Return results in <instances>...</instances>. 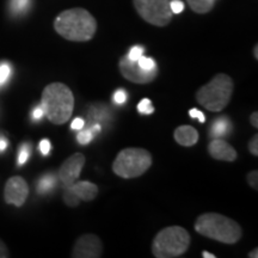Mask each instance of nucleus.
Segmentation results:
<instances>
[{
	"label": "nucleus",
	"mask_w": 258,
	"mask_h": 258,
	"mask_svg": "<svg viewBox=\"0 0 258 258\" xmlns=\"http://www.w3.org/2000/svg\"><path fill=\"white\" fill-rule=\"evenodd\" d=\"M173 137H175L177 144L185 147H190L198 144L199 132L191 127V125H180V127L176 128Z\"/></svg>",
	"instance_id": "obj_14"
},
{
	"label": "nucleus",
	"mask_w": 258,
	"mask_h": 258,
	"mask_svg": "<svg viewBox=\"0 0 258 258\" xmlns=\"http://www.w3.org/2000/svg\"><path fill=\"white\" fill-rule=\"evenodd\" d=\"M89 129H90V131H91V133L95 135V134L99 133V132H101L102 127H101V124H95V125H92V127L89 128Z\"/></svg>",
	"instance_id": "obj_37"
},
{
	"label": "nucleus",
	"mask_w": 258,
	"mask_h": 258,
	"mask_svg": "<svg viewBox=\"0 0 258 258\" xmlns=\"http://www.w3.org/2000/svg\"><path fill=\"white\" fill-rule=\"evenodd\" d=\"M92 138L93 134L91 133L90 129H85V131L79 132L78 135H77V140H78V143L82 145H88L89 143H91Z\"/></svg>",
	"instance_id": "obj_23"
},
{
	"label": "nucleus",
	"mask_w": 258,
	"mask_h": 258,
	"mask_svg": "<svg viewBox=\"0 0 258 258\" xmlns=\"http://www.w3.org/2000/svg\"><path fill=\"white\" fill-rule=\"evenodd\" d=\"M249 151L252 156H258V135H253V138L251 139L249 143Z\"/></svg>",
	"instance_id": "obj_28"
},
{
	"label": "nucleus",
	"mask_w": 258,
	"mask_h": 258,
	"mask_svg": "<svg viewBox=\"0 0 258 258\" xmlns=\"http://www.w3.org/2000/svg\"><path fill=\"white\" fill-rule=\"evenodd\" d=\"M43 115H44L43 109H42L41 106H38V108L35 109L34 112H32V117H34L35 120H40V118H41Z\"/></svg>",
	"instance_id": "obj_34"
},
{
	"label": "nucleus",
	"mask_w": 258,
	"mask_h": 258,
	"mask_svg": "<svg viewBox=\"0 0 258 258\" xmlns=\"http://www.w3.org/2000/svg\"><path fill=\"white\" fill-rule=\"evenodd\" d=\"M190 245V234L180 226L164 228L154 238L152 252L157 258H175L186 252Z\"/></svg>",
	"instance_id": "obj_5"
},
{
	"label": "nucleus",
	"mask_w": 258,
	"mask_h": 258,
	"mask_svg": "<svg viewBox=\"0 0 258 258\" xmlns=\"http://www.w3.org/2000/svg\"><path fill=\"white\" fill-rule=\"evenodd\" d=\"M54 28L60 36L73 42H86L95 36L97 22L84 9H71L61 12L54 22Z\"/></svg>",
	"instance_id": "obj_1"
},
{
	"label": "nucleus",
	"mask_w": 258,
	"mask_h": 258,
	"mask_svg": "<svg viewBox=\"0 0 258 258\" xmlns=\"http://www.w3.org/2000/svg\"><path fill=\"white\" fill-rule=\"evenodd\" d=\"M194 12L196 14H207L214 6V0H186Z\"/></svg>",
	"instance_id": "obj_16"
},
{
	"label": "nucleus",
	"mask_w": 258,
	"mask_h": 258,
	"mask_svg": "<svg viewBox=\"0 0 258 258\" xmlns=\"http://www.w3.org/2000/svg\"><path fill=\"white\" fill-rule=\"evenodd\" d=\"M84 164H85V156L82 153H74L69 159H66L59 170V178L64 186L72 185L82 172Z\"/></svg>",
	"instance_id": "obj_11"
},
{
	"label": "nucleus",
	"mask_w": 258,
	"mask_h": 258,
	"mask_svg": "<svg viewBox=\"0 0 258 258\" xmlns=\"http://www.w3.org/2000/svg\"><path fill=\"white\" fill-rule=\"evenodd\" d=\"M11 76V66L9 63H0V85L8 82V79Z\"/></svg>",
	"instance_id": "obj_22"
},
{
	"label": "nucleus",
	"mask_w": 258,
	"mask_h": 258,
	"mask_svg": "<svg viewBox=\"0 0 258 258\" xmlns=\"http://www.w3.org/2000/svg\"><path fill=\"white\" fill-rule=\"evenodd\" d=\"M233 80L227 74L220 73L196 92V101L209 111H221L227 106L233 93Z\"/></svg>",
	"instance_id": "obj_4"
},
{
	"label": "nucleus",
	"mask_w": 258,
	"mask_h": 258,
	"mask_svg": "<svg viewBox=\"0 0 258 258\" xmlns=\"http://www.w3.org/2000/svg\"><path fill=\"white\" fill-rule=\"evenodd\" d=\"M254 59H258V46L256 44V46H254Z\"/></svg>",
	"instance_id": "obj_40"
},
{
	"label": "nucleus",
	"mask_w": 258,
	"mask_h": 258,
	"mask_svg": "<svg viewBox=\"0 0 258 258\" xmlns=\"http://www.w3.org/2000/svg\"><path fill=\"white\" fill-rule=\"evenodd\" d=\"M42 106L44 115L51 123H66L72 116L74 97L69 86L62 83H51L42 92Z\"/></svg>",
	"instance_id": "obj_2"
},
{
	"label": "nucleus",
	"mask_w": 258,
	"mask_h": 258,
	"mask_svg": "<svg viewBox=\"0 0 258 258\" xmlns=\"http://www.w3.org/2000/svg\"><path fill=\"white\" fill-rule=\"evenodd\" d=\"M54 185H55V177L51 176V175H47L44 177H42L40 179V182H38V185H37V191L40 194H44L47 191H49L54 188Z\"/></svg>",
	"instance_id": "obj_17"
},
{
	"label": "nucleus",
	"mask_w": 258,
	"mask_h": 258,
	"mask_svg": "<svg viewBox=\"0 0 258 258\" xmlns=\"http://www.w3.org/2000/svg\"><path fill=\"white\" fill-rule=\"evenodd\" d=\"M152 165V156L145 148L129 147L122 150L112 163V170L118 177L129 179L144 175Z\"/></svg>",
	"instance_id": "obj_6"
},
{
	"label": "nucleus",
	"mask_w": 258,
	"mask_h": 258,
	"mask_svg": "<svg viewBox=\"0 0 258 258\" xmlns=\"http://www.w3.org/2000/svg\"><path fill=\"white\" fill-rule=\"evenodd\" d=\"M230 128H231V123L227 117H219L217 118V121L213 122L211 134L213 138L224 137V135L227 134V132L230 131Z\"/></svg>",
	"instance_id": "obj_15"
},
{
	"label": "nucleus",
	"mask_w": 258,
	"mask_h": 258,
	"mask_svg": "<svg viewBox=\"0 0 258 258\" xmlns=\"http://www.w3.org/2000/svg\"><path fill=\"white\" fill-rule=\"evenodd\" d=\"M170 9L172 14L178 15L184 10V3L180 2V0H172V2H170Z\"/></svg>",
	"instance_id": "obj_26"
},
{
	"label": "nucleus",
	"mask_w": 258,
	"mask_h": 258,
	"mask_svg": "<svg viewBox=\"0 0 258 258\" xmlns=\"http://www.w3.org/2000/svg\"><path fill=\"white\" fill-rule=\"evenodd\" d=\"M70 188L77 196H78L79 200L86 202L95 200L97 194H98V186H97L95 183L88 182V180L74 182L72 185H70Z\"/></svg>",
	"instance_id": "obj_13"
},
{
	"label": "nucleus",
	"mask_w": 258,
	"mask_h": 258,
	"mask_svg": "<svg viewBox=\"0 0 258 258\" xmlns=\"http://www.w3.org/2000/svg\"><path fill=\"white\" fill-rule=\"evenodd\" d=\"M63 200H64V202H66V205H69L70 207H76V206H78V203L80 201L78 196H77L76 194L71 190L70 186H66V189H64Z\"/></svg>",
	"instance_id": "obj_19"
},
{
	"label": "nucleus",
	"mask_w": 258,
	"mask_h": 258,
	"mask_svg": "<svg viewBox=\"0 0 258 258\" xmlns=\"http://www.w3.org/2000/svg\"><path fill=\"white\" fill-rule=\"evenodd\" d=\"M202 256L205 257V258H215V254L209 253V252H207V251H203V252H202Z\"/></svg>",
	"instance_id": "obj_39"
},
{
	"label": "nucleus",
	"mask_w": 258,
	"mask_h": 258,
	"mask_svg": "<svg viewBox=\"0 0 258 258\" xmlns=\"http://www.w3.org/2000/svg\"><path fill=\"white\" fill-rule=\"evenodd\" d=\"M247 182H249L251 188L254 190L258 189V172L256 170L251 171L249 175H247Z\"/></svg>",
	"instance_id": "obj_27"
},
{
	"label": "nucleus",
	"mask_w": 258,
	"mask_h": 258,
	"mask_svg": "<svg viewBox=\"0 0 258 258\" xmlns=\"http://www.w3.org/2000/svg\"><path fill=\"white\" fill-rule=\"evenodd\" d=\"M138 111L143 115H150L154 112V108L151 104V101L148 98H144L143 101L138 104Z\"/></svg>",
	"instance_id": "obj_20"
},
{
	"label": "nucleus",
	"mask_w": 258,
	"mask_h": 258,
	"mask_svg": "<svg viewBox=\"0 0 258 258\" xmlns=\"http://www.w3.org/2000/svg\"><path fill=\"white\" fill-rule=\"evenodd\" d=\"M9 256H10V253H9L8 247H6V245L3 243L2 240H0V258H6Z\"/></svg>",
	"instance_id": "obj_33"
},
{
	"label": "nucleus",
	"mask_w": 258,
	"mask_h": 258,
	"mask_svg": "<svg viewBox=\"0 0 258 258\" xmlns=\"http://www.w3.org/2000/svg\"><path fill=\"white\" fill-rule=\"evenodd\" d=\"M29 156H30V146L23 145L18 154V165H23V164L27 163Z\"/></svg>",
	"instance_id": "obj_24"
},
{
	"label": "nucleus",
	"mask_w": 258,
	"mask_h": 258,
	"mask_svg": "<svg viewBox=\"0 0 258 258\" xmlns=\"http://www.w3.org/2000/svg\"><path fill=\"white\" fill-rule=\"evenodd\" d=\"M208 152L217 160L234 161L237 159V152L234 148L222 139L215 138L214 140H212L208 146Z\"/></svg>",
	"instance_id": "obj_12"
},
{
	"label": "nucleus",
	"mask_w": 258,
	"mask_h": 258,
	"mask_svg": "<svg viewBox=\"0 0 258 258\" xmlns=\"http://www.w3.org/2000/svg\"><path fill=\"white\" fill-rule=\"evenodd\" d=\"M135 10L147 23L165 27L172 19L169 0H133Z\"/></svg>",
	"instance_id": "obj_7"
},
{
	"label": "nucleus",
	"mask_w": 258,
	"mask_h": 258,
	"mask_svg": "<svg viewBox=\"0 0 258 258\" xmlns=\"http://www.w3.org/2000/svg\"><path fill=\"white\" fill-rule=\"evenodd\" d=\"M137 62H138L139 66H140L143 70L151 71V70L157 69V63L154 62V60L151 59V57H146V56L141 55V56L138 59Z\"/></svg>",
	"instance_id": "obj_21"
},
{
	"label": "nucleus",
	"mask_w": 258,
	"mask_h": 258,
	"mask_svg": "<svg viewBox=\"0 0 258 258\" xmlns=\"http://www.w3.org/2000/svg\"><path fill=\"white\" fill-rule=\"evenodd\" d=\"M120 71L122 76L129 82L135 84H148L152 83L158 76V67L154 70L146 71L139 66L137 61L129 60L127 56H123L120 60Z\"/></svg>",
	"instance_id": "obj_8"
},
{
	"label": "nucleus",
	"mask_w": 258,
	"mask_h": 258,
	"mask_svg": "<svg viewBox=\"0 0 258 258\" xmlns=\"http://www.w3.org/2000/svg\"><path fill=\"white\" fill-rule=\"evenodd\" d=\"M114 101L117 104H123V103L127 101V93L123 90H117L114 95Z\"/></svg>",
	"instance_id": "obj_29"
},
{
	"label": "nucleus",
	"mask_w": 258,
	"mask_h": 258,
	"mask_svg": "<svg viewBox=\"0 0 258 258\" xmlns=\"http://www.w3.org/2000/svg\"><path fill=\"white\" fill-rule=\"evenodd\" d=\"M6 147H8V140L4 138H0V152L5 151Z\"/></svg>",
	"instance_id": "obj_36"
},
{
	"label": "nucleus",
	"mask_w": 258,
	"mask_h": 258,
	"mask_svg": "<svg viewBox=\"0 0 258 258\" xmlns=\"http://www.w3.org/2000/svg\"><path fill=\"white\" fill-rule=\"evenodd\" d=\"M84 124H85V122H84L83 118L77 117L73 120L72 124H71V128H72L73 131H80V129H83Z\"/></svg>",
	"instance_id": "obj_32"
},
{
	"label": "nucleus",
	"mask_w": 258,
	"mask_h": 258,
	"mask_svg": "<svg viewBox=\"0 0 258 258\" xmlns=\"http://www.w3.org/2000/svg\"><path fill=\"white\" fill-rule=\"evenodd\" d=\"M103 245L96 234H84L74 244L72 257L74 258H99L102 257Z\"/></svg>",
	"instance_id": "obj_9"
},
{
	"label": "nucleus",
	"mask_w": 258,
	"mask_h": 258,
	"mask_svg": "<svg viewBox=\"0 0 258 258\" xmlns=\"http://www.w3.org/2000/svg\"><path fill=\"white\" fill-rule=\"evenodd\" d=\"M189 115H190V117L198 118L201 123H205L206 122V117H205V115H203V112L198 110V109H190Z\"/></svg>",
	"instance_id": "obj_30"
},
{
	"label": "nucleus",
	"mask_w": 258,
	"mask_h": 258,
	"mask_svg": "<svg viewBox=\"0 0 258 258\" xmlns=\"http://www.w3.org/2000/svg\"><path fill=\"white\" fill-rule=\"evenodd\" d=\"M29 195V186L28 183L25 182L24 178L19 176L11 177L6 182L4 198L6 203L14 205L16 207H21L27 201Z\"/></svg>",
	"instance_id": "obj_10"
},
{
	"label": "nucleus",
	"mask_w": 258,
	"mask_h": 258,
	"mask_svg": "<svg viewBox=\"0 0 258 258\" xmlns=\"http://www.w3.org/2000/svg\"><path fill=\"white\" fill-rule=\"evenodd\" d=\"M31 0H11V11L15 15H21L27 11Z\"/></svg>",
	"instance_id": "obj_18"
},
{
	"label": "nucleus",
	"mask_w": 258,
	"mask_h": 258,
	"mask_svg": "<svg viewBox=\"0 0 258 258\" xmlns=\"http://www.w3.org/2000/svg\"><path fill=\"white\" fill-rule=\"evenodd\" d=\"M50 143L49 140H47V139H43V140L40 143V151L41 153L43 154V156H47V154H49L50 152Z\"/></svg>",
	"instance_id": "obj_31"
},
{
	"label": "nucleus",
	"mask_w": 258,
	"mask_h": 258,
	"mask_svg": "<svg viewBox=\"0 0 258 258\" xmlns=\"http://www.w3.org/2000/svg\"><path fill=\"white\" fill-rule=\"evenodd\" d=\"M195 231L203 237L224 244H235L241 238L239 224L218 213L200 215L195 222Z\"/></svg>",
	"instance_id": "obj_3"
},
{
	"label": "nucleus",
	"mask_w": 258,
	"mask_h": 258,
	"mask_svg": "<svg viewBox=\"0 0 258 258\" xmlns=\"http://www.w3.org/2000/svg\"><path fill=\"white\" fill-rule=\"evenodd\" d=\"M250 122L254 128H258V112L257 111H254L253 114H251Z\"/></svg>",
	"instance_id": "obj_35"
},
{
	"label": "nucleus",
	"mask_w": 258,
	"mask_h": 258,
	"mask_svg": "<svg viewBox=\"0 0 258 258\" xmlns=\"http://www.w3.org/2000/svg\"><path fill=\"white\" fill-rule=\"evenodd\" d=\"M249 257L250 258H257L258 257V249H257V247L253 251H251V252L249 253Z\"/></svg>",
	"instance_id": "obj_38"
},
{
	"label": "nucleus",
	"mask_w": 258,
	"mask_h": 258,
	"mask_svg": "<svg viewBox=\"0 0 258 258\" xmlns=\"http://www.w3.org/2000/svg\"><path fill=\"white\" fill-rule=\"evenodd\" d=\"M143 54H144V48L140 46H135L132 48L131 50H129L127 57L132 61H138L139 57L143 55Z\"/></svg>",
	"instance_id": "obj_25"
}]
</instances>
